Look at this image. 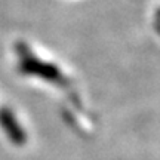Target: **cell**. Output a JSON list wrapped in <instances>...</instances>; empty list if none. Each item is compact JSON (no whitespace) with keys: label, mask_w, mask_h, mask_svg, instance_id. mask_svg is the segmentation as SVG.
Here are the masks:
<instances>
[{"label":"cell","mask_w":160,"mask_h":160,"mask_svg":"<svg viewBox=\"0 0 160 160\" xmlns=\"http://www.w3.org/2000/svg\"><path fill=\"white\" fill-rule=\"evenodd\" d=\"M0 126L3 128L5 133L9 137L13 144H21L25 142V133L21 129V126L18 125V122L15 120V116L12 114V111L6 107L0 108Z\"/></svg>","instance_id":"6da1fadb"}]
</instances>
